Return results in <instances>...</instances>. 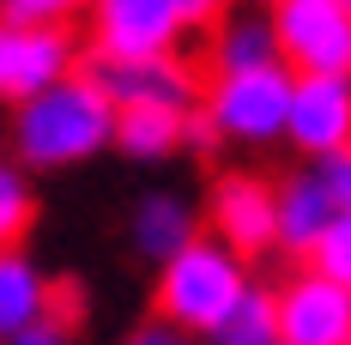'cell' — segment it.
Returning <instances> with one entry per match:
<instances>
[{"instance_id":"cell-15","label":"cell","mask_w":351,"mask_h":345,"mask_svg":"<svg viewBox=\"0 0 351 345\" xmlns=\"http://www.w3.org/2000/svg\"><path fill=\"white\" fill-rule=\"evenodd\" d=\"M261 61H279V55H273V25H267V6H230V12L212 25V73L261 67Z\"/></svg>"},{"instance_id":"cell-12","label":"cell","mask_w":351,"mask_h":345,"mask_svg":"<svg viewBox=\"0 0 351 345\" xmlns=\"http://www.w3.org/2000/svg\"><path fill=\"white\" fill-rule=\"evenodd\" d=\"M327 218H333V200L321 194V182L309 176V164L273 182V254L303 261L315 248V237L327 230Z\"/></svg>"},{"instance_id":"cell-24","label":"cell","mask_w":351,"mask_h":345,"mask_svg":"<svg viewBox=\"0 0 351 345\" xmlns=\"http://www.w3.org/2000/svg\"><path fill=\"white\" fill-rule=\"evenodd\" d=\"M248 6H273V0H248Z\"/></svg>"},{"instance_id":"cell-4","label":"cell","mask_w":351,"mask_h":345,"mask_svg":"<svg viewBox=\"0 0 351 345\" xmlns=\"http://www.w3.org/2000/svg\"><path fill=\"white\" fill-rule=\"evenodd\" d=\"M273 55L291 73H351V6L346 0H273Z\"/></svg>"},{"instance_id":"cell-6","label":"cell","mask_w":351,"mask_h":345,"mask_svg":"<svg viewBox=\"0 0 351 345\" xmlns=\"http://www.w3.org/2000/svg\"><path fill=\"white\" fill-rule=\"evenodd\" d=\"M79 67L73 25H19L0 19V109H19L25 97L49 91L55 79Z\"/></svg>"},{"instance_id":"cell-3","label":"cell","mask_w":351,"mask_h":345,"mask_svg":"<svg viewBox=\"0 0 351 345\" xmlns=\"http://www.w3.org/2000/svg\"><path fill=\"white\" fill-rule=\"evenodd\" d=\"M285 104H291V67H279V61L212 73L206 91L194 97V109L218 134V145H243V152L285 145Z\"/></svg>"},{"instance_id":"cell-10","label":"cell","mask_w":351,"mask_h":345,"mask_svg":"<svg viewBox=\"0 0 351 345\" xmlns=\"http://www.w3.org/2000/svg\"><path fill=\"white\" fill-rule=\"evenodd\" d=\"M285 145H297L303 164L351 145V73H291Z\"/></svg>"},{"instance_id":"cell-22","label":"cell","mask_w":351,"mask_h":345,"mask_svg":"<svg viewBox=\"0 0 351 345\" xmlns=\"http://www.w3.org/2000/svg\"><path fill=\"white\" fill-rule=\"evenodd\" d=\"M121 345H206V340H200V333H182V327H170V321L152 315V321H140Z\"/></svg>"},{"instance_id":"cell-8","label":"cell","mask_w":351,"mask_h":345,"mask_svg":"<svg viewBox=\"0 0 351 345\" xmlns=\"http://www.w3.org/2000/svg\"><path fill=\"white\" fill-rule=\"evenodd\" d=\"M273 327L279 345H351V285L297 267L273 291Z\"/></svg>"},{"instance_id":"cell-13","label":"cell","mask_w":351,"mask_h":345,"mask_svg":"<svg viewBox=\"0 0 351 345\" xmlns=\"http://www.w3.org/2000/svg\"><path fill=\"white\" fill-rule=\"evenodd\" d=\"M49 285L55 278L36 267L31 248H0V340L49 321Z\"/></svg>"},{"instance_id":"cell-16","label":"cell","mask_w":351,"mask_h":345,"mask_svg":"<svg viewBox=\"0 0 351 345\" xmlns=\"http://www.w3.org/2000/svg\"><path fill=\"white\" fill-rule=\"evenodd\" d=\"M206 345H279V327H273V291H267V285H248L243 297L230 303V315L206 333Z\"/></svg>"},{"instance_id":"cell-9","label":"cell","mask_w":351,"mask_h":345,"mask_svg":"<svg viewBox=\"0 0 351 345\" xmlns=\"http://www.w3.org/2000/svg\"><path fill=\"white\" fill-rule=\"evenodd\" d=\"M79 73H85L115 109H194V97H200V73L188 67L182 55H145V61L85 55Z\"/></svg>"},{"instance_id":"cell-1","label":"cell","mask_w":351,"mask_h":345,"mask_svg":"<svg viewBox=\"0 0 351 345\" xmlns=\"http://www.w3.org/2000/svg\"><path fill=\"white\" fill-rule=\"evenodd\" d=\"M6 145H12V164L25 176H61L79 170L91 158L109 152L115 134V104L73 67L67 79H55L49 91L25 97L19 109H6Z\"/></svg>"},{"instance_id":"cell-20","label":"cell","mask_w":351,"mask_h":345,"mask_svg":"<svg viewBox=\"0 0 351 345\" xmlns=\"http://www.w3.org/2000/svg\"><path fill=\"white\" fill-rule=\"evenodd\" d=\"M309 176L321 182V194L333 200V212H346V206H351V145L327 152V158H309Z\"/></svg>"},{"instance_id":"cell-5","label":"cell","mask_w":351,"mask_h":345,"mask_svg":"<svg viewBox=\"0 0 351 345\" xmlns=\"http://www.w3.org/2000/svg\"><path fill=\"white\" fill-rule=\"evenodd\" d=\"M200 230L243 254L248 267H261L273 254V182L261 170H218L200 206Z\"/></svg>"},{"instance_id":"cell-18","label":"cell","mask_w":351,"mask_h":345,"mask_svg":"<svg viewBox=\"0 0 351 345\" xmlns=\"http://www.w3.org/2000/svg\"><path fill=\"white\" fill-rule=\"evenodd\" d=\"M303 267H315V273H327V278H339V285H351V206L327 218V230H321L315 248L303 254Z\"/></svg>"},{"instance_id":"cell-7","label":"cell","mask_w":351,"mask_h":345,"mask_svg":"<svg viewBox=\"0 0 351 345\" xmlns=\"http://www.w3.org/2000/svg\"><path fill=\"white\" fill-rule=\"evenodd\" d=\"M182 19L170 0H91L85 6V43L104 61H145L182 49Z\"/></svg>"},{"instance_id":"cell-21","label":"cell","mask_w":351,"mask_h":345,"mask_svg":"<svg viewBox=\"0 0 351 345\" xmlns=\"http://www.w3.org/2000/svg\"><path fill=\"white\" fill-rule=\"evenodd\" d=\"M176 6V19H182V31H212L237 0H170Z\"/></svg>"},{"instance_id":"cell-25","label":"cell","mask_w":351,"mask_h":345,"mask_svg":"<svg viewBox=\"0 0 351 345\" xmlns=\"http://www.w3.org/2000/svg\"><path fill=\"white\" fill-rule=\"evenodd\" d=\"M346 6H351V0H346Z\"/></svg>"},{"instance_id":"cell-2","label":"cell","mask_w":351,"mask_h":345,"mask_svg":"<svg viewBox=\"0 0 351 345\" xmlns=\"http://www.w3.org/2000/svg\"><path fill=\"white\" fill-rule=\"evenodd\" d=\"M152 273H158L152 278V315L170 321V327H182V333H200V340H206L212 327L230 315V303L254 285V267H248L243 254H230L224 242H212L206 230L194 242H182L170 261H158Z\"/></svg>"},{"instance_id":"cell-17","label":"cell","mask_w":351,"mask_h":345,"mask_svg":"<svg viewBox=\"0 0 351 345\" xmlns=\"http://www.w3.org/2000/svg\"><path fill=\"white\" fill-rule=\"evenodd\" d=\"M36 224V182L12 158H0V248H25Z\"/></svg>"},{"instance_id":"cell-14","label":"cell","mask_w":351,"mask_h":345,"mask_svg":"<svg viewBox=\"0 0 351 345\" xmlns=\"http://www.w3.org/2000/svg\"><path fill=\"white\" fill-rule=\"evenodd\" d=\"M188 134V109H115V134L109 152L134 158V164H170Z\"/></svg>"},{"instance_id":"cell-23","label":"cell","mask_w":351,"mask_h":345,"mask_svg":"<svg viewBox=\"0 0 351 345\" xmlns=\"http://www.w3.org/2000/svg\"><path fill=\"white\" fill-rule=\"evenodd\" d=\"M0 345H73V340L61 333V327L43 321V327H25V333H12V340H0Z\"/></svg>"},{"instance_id":"cell-19","label":"cell","mask_w":351,"mask_h":345,"mask_svg":"<svg viewBox=\"0 0 351 345\" xmlns=\"http://www.w3.org/2000/svg\"><path fill=\"white\" fill-rule=\"evenodd\" d=\"M91 0H0V19L19 25H79Z\"/></svg>"},{"instance_id":"cell-11","label":"cell","mask_w":351,"mask_h":345,"mask_svg":"<svg viewBox=\"0 0 351 345\" xmlns=\"http://www.w3.org/2000/svg\"><path fill=\"white\" fill-rule=\"evenodd\" d=\"M194 237H200V206L188 194H176V188H145L134 200V212H128V248L145 267L170 261L176 248L194 242Z\"/></svg>"}]
</instances>
